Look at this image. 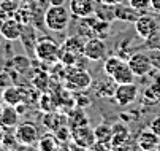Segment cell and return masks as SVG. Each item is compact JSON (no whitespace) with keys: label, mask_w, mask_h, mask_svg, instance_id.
<instances>
[{"label":"cell","mask_w":160,"mask_h":151,"mask_svg":"<svg viewBox=\"0 0 160 151\" xmlns=\"http://www.w3.org/2000/svg\"><path fill=\"white\" fill-rule=\"evenodd\" d=\"M127 64L130 65L135 76H146V75L151 73V70L154 67L151 57L146 53H133V54H130V57L127 59Z\"/></svg>","instance_id":"5"},{"label":"cell","mask_w":160,"mask_h":151,"mask_svg":"<svg viewBox=\"0 0 160 151\" xmlns=\"http://www.w3.org/2000/svg\"><path fill=\"white\" fill-rule=\"evenodd\" d=\"M114 18L124 21V23H135L140 18V11L135 10L130 3L128 5L118 3V5H114Z\"/></svg>","instance_id":"17"},{"label":"cell","mask_w":160,"mask_h":151,"mask_svg":"<svg viewBox=\"0 0 160 151\" xmlns=\"http://www.w3.org/2000/svg\"><path fill=\"white\" fill-rule=\"evenodd\" d=\"M135 30L141 38L149 40L157 30H158V23L154 16L149 14H140V18L135 21Z\"/></svg>","instance_id":"10"},{"label":"cell","mask_w":160,"mask_h":151,"mask_svg":"<svg viewBox=\"0 0 160 151\" xmlns=\"http://www.w3.org/2000/svg\"><path fill=\"white\" fill-rule=\"evenodd\" d=\"M86 122H87V119H86V115L82 112L72 113V116H70V129H73L76 126H81V124H86Z\"/></svg>","instance_id":"24"},{"label":"cell","mask_w":160,"mask_h":151,"mask_svg":"<svg viewBox=\"0 0 160 151\" xmlns=\"http://www.w3.org/2000/svg\"><path fill=\"white\" fill-rule=\"evenodd\" d=\"M70 11L75 18H87L95 11V0H70Z\"/></svg>","instance_id":"12"},{"label":"cell","mask_w":160,"mask_h":151,"mask_svg":"<svg viewBox=\"0 0 160 151\" xmlns=\"http://www.w3.org/2000/svg\"><path fill=\"white\" fill-rule=\"evenodd\" d=\"M138 97V86L135 83H125V84H116V91H114V99L118 105L127 107L133 103Z\"/></svg>","instance_id":"7"},{"label":"cell","mask_w":160,"mask_h":151,"mask_svg":"<svg viewBox=\"0 0 160 151\" xmlns=\"http://www.w3.org/2000/svg\"><path fill=\"white\" fill-rule=\"evenodd\" d=\"M35 56L44 64H56L60 59V46L52 40L43 38L35 45Z\"/></svg>","instance_id":"2"},{"label":"cell","mask_w":160,"mask_h":151,"mask_svg":"<svg viewBox=\"0 0 160 151\" xmlns=\"http://www.w3.org/2000/svg\"><path fill=\"white\" fill-rule=\"evenodd\" d=\"M84 45H86V41H84V37L82 35H75V37H68L65 41H63V45L60 46V51L63 53H68V54H73L75 57H84Z\"/></svg>","instance_id":"13"},{"label":"cell","mask_w":160,"mask_h":151,"mask_svg":"<svg viewBox=\"0 0 160 151\" xmlns=\"http://www.w3.org/2000/svg\"><path fill=\"white\" fill-rule=\"evenodd\" d=\"M111 80L114 81V84H125V83H133L135 81V73L132 72L127 60L121 62V65L111 75Z\"/></svg>","instance_id":"18"},{"label":"cell","mask_w":160,"mask_h":151,"mask_svg":"<svg viewBox=\"0 0 160 151\" xmlns=\"http://www.w3.org/2000/svg\"><path fill=\"white\" fill-rule=\"evenodd\" d=\"M3 40H5V38H3V35H2V32H0V43H2Z\"/></svg>","instance_id":"31"},{"label":"cell","mask_w":160,"mask_h":151,"mask_svg":"<svg viewBox=\"0 0 160 151\" xmlns=\"http://www.w3.org/2000/svg\"><path fill=\"white\" fill-rule=\"evenodd\" d=\"M2 99H3V102L7 105L16 107L18 103L22 102V91L19 88H16V86H10V88H7L2 92Z\"/></svg>","instance_id":"20"},{"label":"cell","mask_w":160,"mask_h":151,"mask_svg":"<svg viewBox=\"0 0 160 151\" xmlns=\"http://www.w3.org/2000/svg\"><path fill=\"white\" fill-rule=\"evenodd\" d=\"M82 29H86V35L87 37H98V38H106L109 34V24L105 23L102 19H95V18H82Z\"/></svg>","instance_id":"9"},{"label":"cell","mask_w":160,"mask_h":151,"mask_svg":"<svg viewBox=\"0 0 160 151\" xmlns=\"http://www.w3.org/2000/svg\"><path fill=\"white\" fill-rule=\"evenodd\" d=\"M44 127H48L49 131H57V129L60 127V118L57 113H52V112H48V115L44 116Z\"/></svg>","instance_id":"23"},{"label":"cell","mask_w":160,"mask_h":151,"mask_svg":"<svg viewBox=\"0 0 160 151\" xmlns=\"http://www.w3.org/2000/svg\"><path fill=\"white\" fill-rule=\"evenodd\" d=\"M151 129H152V131L160 137V116H157V118L152 119V122H151Z\"/></svg>","instance_id":"26"},{"label":"cell","mask_w":160,"mask_h":151,"mask_svg":"<svg viewBox=\"0 0 160 151\" xmlns=\"http://www.w3.org/2000/svg\"><path fill=\"white\" fill-rule=\"evenodd\" d=\"M95 140L102 145H105L108 149H111L109 143H111V137H112V126H108V124H98L95 129Z\"/></svg>","instance_id":"19"},{"label":"cell","mask_w":160,"mask_h":151,"mask_svg":"<svg viewBox=\"0 0 160 151\" xmlns=\"http://www.w3.org/2000/svg\"><path fill=\"white\" fill-rule=\"evenodd\" d=\"M128 2H130V5L135 10H138L140 13L146 11L148 8H151V0H128Z\"/></svg>","instance_id":"25"},{"label":"cell","mask_w":160,"mask_h":151,"mask_svg":"<svg viewBox=\"0 0 160 151\" xmlns=\"http://www.w3.org/2000/svg\"><path fill=\"white\" fill-rule=\"evenodd\" d=\"M130 138V131L128 127L122 122H116L112 124V137H111V149H119L122 148Z\"/></svg>","instance_id":"14"},{"label":"cell","mask_w":160,"mask_h":151,"mask_svg":"<svg viewBox=\"0 0 160 151\" xmlns=\"http://www.w3.org/2000/svg\"><path fill=\"white\" fill-rule=\"evenodd\" d=\"M0 32L5 40L14 41L22 37V24L16 18H7L0 21Z\"/></svg>","instance_id":"11"},{"label":"cell","mask_w":160,"mask_h":151,"mask_svg":"<svg viewBox=\"0 0 160 151\" xmlns=\"http://www.w3.org/2000/svg\"><path fill=\"white\" fill-rule=\"evenodd\" d=\"M157 149H160V142H158V148H157Z\"/></svg>","instance_id":"32"},{"label":"cell","mask_w":160,"mask_h":151,"mask_svg":"<svg viewBox=\"0 0 160 151\" xmlns=\"http://www.w3.org/2000/svg\"><path fill=\"white\" fill-rule=\"evenodd\" d=\"M65 0H51V5H63Z\"/></svg>","instance_id":"29"},{"label":"cell","mask_w":160,"mask_h":151,"mask_svg":"<svg viewBox=\"0 0 160 151\" xmlns=\"http://www.w3.org/2000/svg\"><path fill=\"white\" fill-rule=\"evenodd\" d=\"M0 112H2V105H0Z\"/></svg>","instance_id":"33"},{"label":"cell","mask_w":160,"mask_h":151,"mask_svg":"<svg viewBox=\"0 0 160 151\" xmlns=\"http://www.w3.org/2000/svg\"><path fill=\"white\" fill-rule=\"evenodd\" d=\"M98 2H102L103 5H108V7H114L118 3H124V0H98Z\"/></svg>","instance_id":"27"},{"label":"cell","mask_w":160,"mask_h":151,"mask_svg":"<svg viewBox=\"0 0 160 151\" xmlns=\"http://www.w3.org/2000/svg\"><path fill=\"white\" fill-rule=\"evenodd\" d=\"M19 124V113L13 105L2 107L0 112V126L3 129H13Z\"/></svg>","instance_id":"16"},{"label":"cell","mask_w":160,"mask_h":151,"mask_svg":"<svg viewBox=\"0 0 160 151\" xmlns=\"http://www.w3.org/2000/svg\"><path fill=\"white\" fill-rule=\"evenodd\" d=\"M72 131V140L75 142V145L78 148H82V149H90L94 146V143L97 142L95 140V132H94V127H90L87 122L86 124H81V126H76Z\"/></svg>","instance_id":"4"},{"label":"cell","mask_w":160,"mask_h":151,"mask_svg":"<svg viewBox=\"0 0 160 151\" xmlns=\"http://www.w3.org/2000/svg\"><path fill=\"white\" fill-rule=\"evenodd\" d=\"M105 56H106V45H105L103 38L90 37V38L86 41V45H84V57L89 59V60L98 62V60H102Z\"/></svg>","instance_id":"8"},{"label":"cell","mask_w":160,"mask_h":151,"mask_svg":"<svg viewBox=\"0 0 160 151\" xmlns=\"http://www.w3.org/2000/svg\"><path fill=\"white\" fill-rule=\"evenodd\" d=\"M3 137H5V132H3V127L0 126V142H3Z\"/></svg>","instance_id":"30"},{"label":"cell","mask_w":160,"mask_h":151,"mask_svg":"<svg viewBox=\"0 0 160 151\" xmlns=\"http://www.w3.org/2000/svg\"><path fill=\"white\" fill-rule=\"evenodd\" d=\"M122 60H124V59H122L121 56H109V57H106L105 62H103V70H105V73L111 78V75L114 73V70L121 65Z\"/></svg>","instance_id":"22"},{"label":"cell","mask_w":160,"mask_h":151,"mask_svg":"<svg viewBox=\"0 0 160 151\" xmlns=\"http://www.w3.org/2000/svg\"><path fill=\"white\" fill-rule=\"evenodd\" d=\"M151 8L157 13H160V0H151Z\"/></svg>","instance_id":"28"},{"label":"cell","mask_w":160,"mask_h":151,"mask_svg":"<svg viewBox=\"0 0 160 151\" xmlns=\"http://www.w3.org/2000/svg\"><path fill=\"white\" fill-rule=\"evenodd\" d=\"M65 80H67L68 89H75V91H84L90 86V83H92V78H90L89 72L84 70V69L68 70V73L65 75Z\"/></svg>","instance_id":"6"},{"label":"cell","mask_w":160,"mask_h":151,"mask_svg":"<svg viewBox=\"0 0 160 151\" xmlns=\"http://www.w3.org/2000/svg\"><path fill=\"white\" fill-rule=\"evenodd\" d=\"M44 24L52 32H62L70 24V10L63 5H51L44 11Z\"/></svg>","instance_id":"1"},{"label":"cell","mask_w":160,"mask_h":151,"mask_svg":"<svg viewBox=\"0 0 160 151\" xmlns=\"http://www.w3.org/2000/svg\"><path fill=\"white\" fill-rule=\"evenodd\" d=\"M158 142H160V137L152 131V129H144V131L140 132L138 138H136V143L138 146L144 151H152V149H157L158 148Z\"/></svg>","instance_id":"15"},{"label":"cell","mask_w":160,"mask_h":151,"mask_svg":"<svg viewBox=\"0 0 160 151\" xmlns=\"http://www.w3.org/2000/svg\"><path fill=\"white\" fill-rule=\"evenodd\" d=\"M37 146L43 151H52V149H57L60 145H59V140L56 138V135L52 134H44L38 138V143Z\"/></svg>","instance_id":"21"},{"label":"cell","mask_w":160,"mask_h":151,"mask_svg":"<svg viewBox=\"0 0 160 151\" xmlns=\"http://www.w3.org/2000/svg\"><path fill=\"white\" fill-rule=\"evenodd\" d=\"M14 138L18 143L24 145V146H33L38 143L40 134H38V127L32 121H24L19 122L14 127Z\"/></svg>","instance_id":"3"}]
</instances>
